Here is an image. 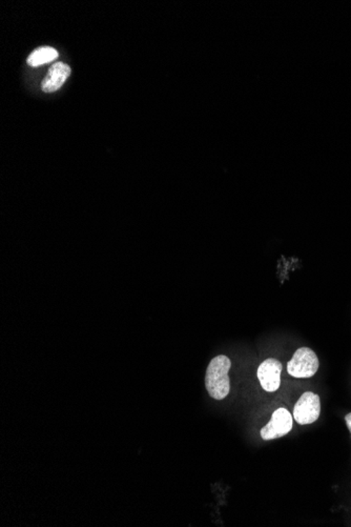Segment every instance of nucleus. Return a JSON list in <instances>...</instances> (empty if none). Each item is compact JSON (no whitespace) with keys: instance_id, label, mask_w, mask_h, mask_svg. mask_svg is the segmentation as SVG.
<instances>
[{"instance_id":"nucleus-5","label":"nucleus","mask_w":351,"mask_h":527,"mask_svg":"<svg viewBox=\"0 0 351 527\" xmlns=\"http://www.w3.org/2000/svg\"><path fill=\"white\" fill-rule=\"evenodd\" d=\"M282 363L275 358H268L259 365L258 378L262 388L266 392L274 393L281 386Z\"/></svg>"},{"instance_id":"nucleus-2","label":"nucleus","mask_w":351,"mask_h":527,"mask_svg":"<svg viewBox=\"0 0 351 527\" xmlns=\"http://www.w3.org/2000/svg\"><path fill=\"white\" fill-rule=\"evenodd\" d=\"M319 359L309 347H301L295 351L293 358L287 363V372L295 378H311L319 370Z\"/></svg>"},{"instance_id":"nucleus-3","label":"nucleus","mask_w":351,"mask_h":527,"mask_svg":"<svg viewBox=\"0 0 351 527\" xmlns=\"http://www.w3.org/2000/svg\"><path fill=\"white\" fill-rule=\"evenodd\" d=\"M320 414V397L313 392H305L295 404L293 416L298 423L306 425L317 421Z\"/></svg>"},{"instance_id":"nucleus-8","label":"nucleus","mask_w":351,"mask_h":527,"mask_svg":"<svg viewBox=\"0 0 351 527\" xmlns=\"http://www.w3.org/2000/svg\"><path fill=\"white\" fill-rule=\"evenodd\" d=\"M345 422H346L347 428H348L349 432L351 433V412L345 416Z\"/></svg>"},{"instance_id":"nucleus-6","label":"nucleus","mask_w":351,"mask_h":527,"mask_svg":"<svg viewBox=\"0 0 351 527\" xmlns=\"http://www.w3.org/2000/svg\"><path fill=\"white\" fill-rule=\"evenodd\" d=\"M71 69L68 65L63 62H56L51 67L47 77L43 79V90L45 93H52L59 90L68 77L70 76Z\"/></svg>"},{"instance_id":"nucleus-7","label":"nucleus","mask_w":351,"mask_h":527,"mask_svg":"<svg viewBox=\"0 0 351 527\" xmlns=\"http://www.w3.org/2000/svg\"><path fill=\"white\" fill-rule=\"evenodd\" d=\"M59 54L54 47H39L27 57V63L32 67H38L58 58Z\"/></svg>"},{"instance_id":"nucleus-4","label":"nucleus","mask_w":351,"mask_h":527,"mask_svg":"<svg viewBox=\"0 0 351 527\" xmlns=\"http://www.w3.org/2000/svg\"><path fill=\"white\" fill-rule=\"evenodd\" d=\"M293 414L289 412V410L284 408H278L274 412L269 422L261 428L260 435L265 441L279 439L287 435L293 430Z\"/></svg>"},{"instance_id":"nucleus-1","label":"nucleus","mask_w":351,"mask_h":527,"mask_svg":"<svg viewBox=\"0 0 351 527\" xmlns=\"http://www.w3.org/2000/svg\"><path fill=\"white\" fill-rule=\"evenodd\" d=\"M232 362L226 356L215 357L207 366L205 386L212 398L216 400L226 399L230 394V381L228 377Z\"/></svg>"}]
</instances>
